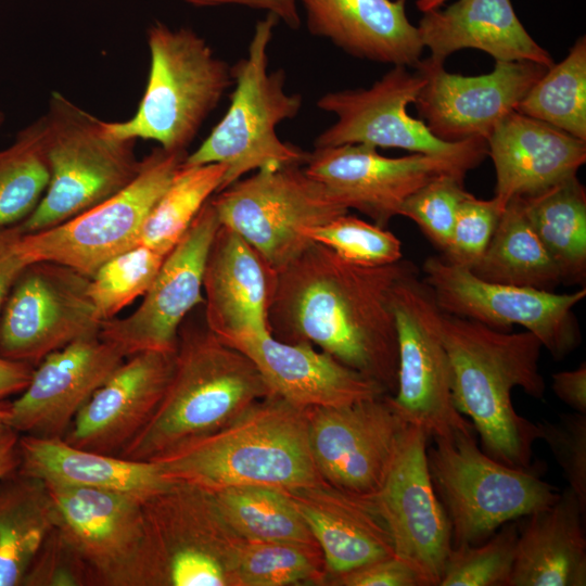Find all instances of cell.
Returning <instances> with one entry per match:
<instances>
[{
	"mask_svg": "<svg viewBox=\"0 0 586 586\" xmlns=\"http://www.w3.org/2000/svg\"><path fill=\"white\" fill-rule=\"evenodd\" d=\"M417 271L404 258L380 266L351 263L313 242L278 273L271 332L284 342L318 345L394 394L398 349L392 294Z\"/></svg>",
	"mask_w": 586,
	"mask_h": 586,
	"instance_id": "obj_1",
	"label": "cell"
},
{
	"mask_svg": "<svg viewBox=\"0 0 586 586\" xmlns=\"http://www.w3.org/2000/svg\"><path fill=\"white\" fill-rule=\"evenodd\" d=\"M442 335L450 362L454 405L471 419L481 449L509 467H530L537 425L515 411L512 391L520 387L543 399L540 341L528 331H500L445 313Z\"/></svg>",
	"mask_w": 586,
	"mask_h": 586,
	"instance_id": "obj_2",
	"label": "cell"
},
{
	"mask_svg": "<svg viewBox=\"0 0 586 586\" xmlns=\"http://www.w3.org/2000/svg\"><path fill=\"white\" fill-rule=\"evenodd\" d=\"M150 461L173 482L208 493L246 485L292 491L323 482L310 453L307 408L276 394Z\"/></svg>",
	"mask_w": 586,
	"mask_h": 586,
	"instance_id": "obj_3",
	"label": "cell"
},
{
	"mask_svg": "<svg viewBox=\"0 0 586 586\" xmlns=\"http://www.w3.org/2000/svg\"><path fill=\"white\" fill-rule=\"evenodd\" d=\"M254 362L207 327L181 329L174 368L153 417L118 457L150 461L229 423L271 395Z\"/></svg>",
	"mask_w": 586,
	"mask_h": 586,
	"instance_id": "obj_4",
	"label": "cell"
},
{
	"mask_svg": "<svg viewBox=\"0 0 586 586\" xmlns=\"http://www.w3.org/2000/svg\"><path fill=\"white\" fill-rule=\"evenodd\" d=\"M279 20H258L246 54L231 66L233 91L222 118L182 165H226L219 191L251 171L304 165L308 155L277 133L280 123L300 113L303 99L285 91L283 69L269 71V44Z\"/></svg>",
	"mask_w": 586,
	"mask_h": 586,
	"instance_id": "obj_5",
	"label": "cell"
},
{
	"mask_svg": "<svg viewBox=\"0 0 586 586\" xmlns=\"http://www.w3.org/2000/svg\"><path fill=\"white\" fill-rule=\"evenodd\" d=\"M150 67L135 114L105 122L123 139H144L164 150L187 152L207 117L233 85L231 66L189 27L154 22L146 30Z\"/></svg>",
	"mask_w": 586,
	"mask_h": 586,
	"instance_id": "obj_6",
	"label": "cell"
},
{
	"mask_svg": "<svg viewBox=\"0 0 586 586\" xmlns=\"http://www.w3.org/2000/svg\"><path fill=\"white\" fill-rule=\"evenodd\" d=\"M43 116L50 178L39 204L20 224L25 233L95 206L130 183L141 167L137 140L112 135L104 120L60 91L51 92Z\"/></svg>",
	"mask_w": 586,
	"mask_h": 586,
	"instance_id": "obj_7",
	"label": "cell"
},
{
	"mask_svg": "<svg viewBox=\"0 0 586 586\" xmlns=\"http://www.w3.org/2000/svg\"><path fill=\"white\" fill-rule=\"evenodd\" d=\"M433 438L428 466L450 522L453 548L481 544L505 523L552 505L560 495L542 479L539 463L504 464L477 446L475 432Z\"/></svg>",
	"mask_w": 586,
	"mask_h": 586,
	"instance_id": "obj_8",
	"label": "cell"
},
{
	"mask_svg": "<svg viewBox=\"0 0 586 586\" xmlns=\"http://www.w3.org/2000/svg\"><path fill=\"white\" fill-rule=\"evenodd\" d=\"M211 201L220 224L239 233L278 273L313 243L305 228L348 213L303 165L257 170Z\"/></svg>",
	"mask_w": 586,
	"mask_h": 586,
	"instance_id": "obj_9",
	"label": "cell"
},
{
	"mask_svg": "<svg viewBox=\"0 0 586 586\" xmlns=\"http://www.w3.org/2000/svg\"><path fill=\"white\" fill-rule=\"evenodd\" d=\"M187 155L154 148L136 178L111 198L59 225L24 232L23 256L29 264L56 263L91 278L105 262L139 245L149 213Z\"/></svg>",
	"mask_w": 586,
	"mask_h": 586,
	"instance_id": "obj_10",
	"label": "cell"
},
{
	"mask_svg": "<svg viewBox=\"0 0 586 586\" xmlns=\"http://www.w3.org/2000/svg\"><path fill=\"white\" fill-rule=\"evenodd\" d=\"M392 309L398 349L397 386L388 396L393 408L433 437L475 432L454 405L450 362L442 335L444 313L418 271L396 284Z\"/></svg>",
	"mask_w": 586,
	"mask_h": 586,
	"instance_id": "obj_11",
	"label": "cell"
},
{
	"mask_svg": "<svg viewBox=\"0 0 586 586\" xmlns=\"http://www.w3.org/2000/svg\"><path fill=\"white\" fill-rule=\"evenodd\" d=\"M422 271L423 281L447 315L500 331L521 326L533 333L555 359L565 357L581 342L574 308L585 298V286L572 293H556L489 282L442 255L428 257Z\"/></svg>",
	"mask_w": 586,
	"mask_h": 586,
	"instance_id": "obj_12",
	"label": "cell"
},
{
	"mask_svg": "<svg viewBox=\"0 0 586 586\" xmlns=\"http://www.w3.org/2000/svg\"><path fill=\"white\" fill-rule=\"evenodd\" d=\"M487 155V142L456 155L411 153L386 157L367 144L315 148L303 165L348 211L367 215L386 228L402 204L421 187L443 175L466 174Z\"/></svg>",
	"mask_w": 586,
	"mask_h": 586,
	"instance_id": "obj_13",
	"label": "cell"
},
{
	"mask_svg": "<svg viewBox=\"0 0 586 586\" xmlns=\"http://www.w3.org/2000/svg\"><path fill=\"white\" fill-rule=\"evenodd\" d=\"M47 485L55 505V528L91 582L151 586L143 499L114 491Z\"/></svg>",
	"mask_w": 586,
	"mask_h": 586,
	"instance_id": "obj_14",
	"label": "cell"
},
{
	"mask_svg": "<svg viewBox=\"0 0 586 586\" xmlns=\"http://www.w3.org/2000/svg\"><path fill=\"white\" fill-rule=\"evenodd\" d=\"M88 277L51 262L28 264L0 311V355L37 366L47 355L98 335Z\"/></svg>",
	"mask_w": 586,
	"mask_h": 586,
	"instance_id": "obj_15",
	"label": "cell"
},
{
	"mask_svg": "<svg viewBox=\"0 0 586 586\" xmlns=\"http://www.w3.org/2000/svg\"><path fill=\"white\" fill-rule=\"evenodd\" d=\"M429 436L421 426L409 424L380 488L359 497L387 530L394 556L413 566L426 586H437L453 538L429 471Z\"/></svg>",
	"mask_w": 586,
	"mask_h": 586,
	"instance_id": "obj_16",
	"label": "cell"
},
{
	"mask_svg": "<svg viewBox=\"0 0 586 586\" xmlns=\"http://www.w3.org/2000/svg\"><path fill=\"white\" fill-rule=\"evenodd\" d=\"M425 84L416 68L393 66L369 88L330 91L317 100L319 110L333 114L336 120L314 141V148L342 144H367L397 148L411 153L456 155L482 141L473 138L447 142L435 137L422 119L408 113Z\"/></svg>",
	"mask_w": 586,
	"mask_h": 586,
	"instance_id": "obj_17",
	"label": "cell"
},
{
	"mask_svg": "<svg viewBox=\"0 0 586 586\" xmlns=\"http://www.w3.org/2000/svg\"><path fill=\"white\" fill-rule=\"evenodd\" d=\"M307 424L311 457L322 481L356 496L380 488L409 426L387 395L307 408Z\"/></svg>",
	"mask_w": 586,
	"mask_h": 586,
	"instance_id": "obj_18",
	"label": "cell"
},
{
	"mask_svg": "<svg viewBox=\"0 0 586 586\" xmlns=\"http://www.w3.org/2000/svg\"><path fill=\"white\" fill-rule=\"evenodd\" d=\"M219 227L209 199L165 256L141 304L126 317L102 321L99 336L126 358L146 351L176 352L182 321L204 302L205 263Z\"/></svg>",
	"mask_w": 586,
	"mask_h": 586,
	"instance_id": "obj_19",
	"label": "cell"
},
{
	"mask_svg": "<svg viewBox=\"0 0 586 586\" xmlns=\"http://www.w3.org/2000/svg\"><path fill=\"white\" fill-rule=\"evenodd\" d=\"M425 84L413 104L430 131L441 140L487 139L548 66L530 61H495L477 76L448 73L444 63L421 60L415 67Z\"/></svg>",
	"mask_w": 586,
	"mask_h": 586,
	"instance_id": "obj_20",
	"label": "cell"
},
{
	"mask_svg": "<svg viewBox=\"0 0 586 586\" xmlns=\"http://www.w3.org/2000/svg\"><path fill=\"white\" fill-rule=\"evenodd\" d=\"M125 359L99 334L47 355L10 402L5 424L20 434L64 437L77 412Z\"/></svg>",
	"mask_w": 586,
	"mask_h": 586,
	"instance_id": "obj_21",
	"label": "cell"
},
{
	"mask_svg": "<svg viewBox=\"0 0 586 586\" xmlns=\"http://www.w3.org/2000/svg\"><path fill=\"white\" fill-rule=\"evenodd\" d=\"M175 353L146 351L127 357L77 412L63 440L81 449L119 456L157 409Z\"/></svg>",
	"mask_w": 586,
	"mask_h": 586,
	"instance_id": "obj_22",
	"label": "cell"
},
{
	"mask_svg": "<svg viewBox=\"0 0 586 586\" xmlns=\"http://www.w3.org/2000/svg\"><path fill=\"white\" fill-rule=\"evenodd\" d=\"M278 272L239 233L220 224L203 275L205 326L222 342L272 333Z\"/></svg>",
	"mask_w": 586,
	"mask_h": 586,
	"instance_id": "obj_23",
	"label": "cell"
},
{
	"mask_svg": "<svg viewBox=\"0 0 586 586\" xmlns=\"http://www.w3.org/2000/svg\"><path fill=\"white\" fill-rule=\"evenodd\" d=\"M226 344L254 362L272 394L302 408L345 406L387 393L378 381L308 342H284L266 333Z\"/></svg>",
	"mask_w": 586,
	"mask_h": 586,
	"instance_id": "obj_24",
	"label": "cell"
},
{
	"mask_svg": "<svg viewBox=\"0 0 586 586\" xmlns=\"http://www.w3.org/2000/svg\"><path fill=\"white\" fill-rule=\"evenodd\" d=\"M496 175L494 199L505 208L515 196L539 193L576 176L586 141L513 111L486 139Z\"/></svg>",
	"mask_w": 586,
	"mask_h": 586,
	"instance_id": "obj_25",
	"label": "cell"
},
{
	"mask_svg": "<svg viewBox=\"0 0 586 586\" xmlns=\"http://www.w3.org/2000/svg\"><path fill=\"white\" fill-rule=\"evenodd\" d=\"M407 0H297L308 31L354 58L416 67L423 44Z\"/></svg>",
	"mask_w": 586,
	"mask_h": 586,
	"instance_id": "obj_26",
	"label": "cell"
},
{
	"mask_svg": "<svg viewBox=\"0 0 586 586\" xmlns=\"http://www.w3.org/2000/svg\"><path fill=\"white\" fill-rule=\"evenodd\" d=\"M417 27L433 62L444 63L456 51L476 49L495 61L553 64L517 16L511 0H457L423 13Z\"/></svg>",
	"mask_w": 586,
	"mask_h": 586,
	"instance_id": "obj_27",
	"label": "cell"
},
{
	"mask_svg": "<svg viewBox=\"0 0 586 586\" xmlns=\"http://www.w3.org/2000/svg\"><path fill=\"white\" fill-rule=\"evenodd\" d=\"M17 449V471L49 485L114 491L146 500L175 484L154 461L81 449L63 437L20 434Z\"/></svg>",
	"mask_w": 586,
	"mask_h": 586,
	"instance_id": "obj_28",
	"label": "cell"
},
{
	"mask_svg": "<svg viewBox=\"0 0 586 586\" xmlns=\"http://www.w3.org/2000/svg\"><path fill=\"white\" fill-rule=\"evenodd\" d=\"M285 492L308 525L326 571L332 576L394 556L387 530L359 496L324 481Z\"/></svg>",
	"mask_w": 586,
	"mask_h": 586,
	"instance_id": "obj_29",
	"label": "cell"
},
{
	"mask_svg": "<svg viewBox=\"0 0 586 586\" xmlns=\"http://www.w3.org/2000/svg\"><path fill=\"white\" fill-rule=\"evenodd\" d=\"M585 512L568 486L552 505L524 517L508 586H585Z\"/></svg>",
	"mask_w": 586,
	"mask_h": 586,
	"instance_id": "obj_30",
	"label": "cell"
},
{
	"mask_svg": "<svg viewBox=\"0 0 586 586\" xmlns=\"http://www.w3.org/2000/svg\"><path fill=\"white\" fill-rule=\"evenodd\" d=\"M56 527L48 485L17 470L0 479V586H18Z\"/></svg>",
	"mask_w": 586,
	"mask_h": 586,
	"instance_id": "obj_31",
	"label": "cell"
},
{
	"mask_svg": "<svg viewBox=\"0 0 586 586\" xmlns=\"http://www.w3.org/2000/svg\"><path fill=\"white\" fill-rule=\"evenodd\" d=\"M520 199L527 219L559 270L561 282L585 286V187L573 176Z\"/></svg>",
	"mask_w": 586,
	"mask_h": 586,
	"instance_id": "obj_32",
	"label": "cell"
},
{
	"mask_svg": "<svg viewBox=\"0 0 586 586\" xmlns=\"http://www.w3.org/2000/svg\"><path fill=\"white\" fill-rule=\"evenodd\" d=\"M471 271L489 282L545 291H553L562 283L520 196L507 203L483 256Z\"/></svg>",
	"mask_w": 586,
	"mask_h": 586,
	"instance_id": "obj_33",
	"label": "cell"
},
{
	"mask_svg": "<svg viewBox=\"0 0 586 586\" xmlns=\"http://www.w3.org/2000/svg\"><path fill=\"white\" fill-rule=\"evenodd\" d=\"M222 520L244 540L319 547L285 491L246 485L211 493Z\"/></svg>",
	"mask_w": 586,
	"mask_h": 586,
	"instance_id": "obj_34",
	"label": "cell"
},
{
	"mask_svg": "<svg viewBox=\"0 0 586 586\" xmlns=\"http://www.w3.org/2000/svg\"><path fill=\"white\" fill-rule=\"evenodd\" d=\"M227 167L220 163L181 165L149 213L139 245L166 256L183 237L204 204L219 192Z\"/></svg>",
	"mask_w": 586,
	"mask_h": 586,
	"instance_id": "obj_35",
	"label": "cell"
},
{
	"mask_svg": "<svg viewBox=\"0 0 586 586\" xmlns=\"http://www.w3.org/2000/svg\"><path fill=\"white\" fill-rule=\"evenodd\" d=\"M515 111L586 141L585 36L575 41L565 59L547 68Z\"/></svg>",
	"mask_w": 586,
	"mask_h": 586,
	"instance_id": "obj_36",
	"label": "cell"
},
{
	"mask_svg": "<svg viewBox=\"0 0 586 586\" xmlns=\"http://www.w3.org/2000/svg\"><path fill=\"white\" fill-rule=\"evenodd\" d=\"M49 178L42 115L0 150V228L21 224L35 211Z\"/></svg>",
	"mask_w": 586,
	"mask_h": 586,
	"instance_id": "obj_37",
	"label": "cell"
},
{
	"mask_svg": "<svg viewBox=\"0 0 586 586\" xmlns=\"http://www.w3.org/2000/svg\"><path fill=\"white\" fill-rule=\"evenodd\" d=\"M233 586H285L319 581V550L277 542L242 539L229 565Z\"/></svg>",
	"mask_w": 586,
	"mask_h": 586,
	"instance_id": "obj_38",
	"label": "cell"
},
{
	"mask_svg": "<svg viewBox=\"0 0 586 586\" xmlns=\"http://www.w3.org/2000/svg\"><path fill=\"white\" fill-rule=\"evenodd\" d=\"M164 258V255L146 246L137 245L100 266L88 283V295L100 321L115 318L125 307L143 296Z\"/></svg>",
	"mask_w": 586,
	"mask_h": 586,
	"instance_id": "obj_39",
	"label": "cell"
},
{
	"mask_svg": "<svg viewBox=\"0 0 586 586\" xmlns=\"http://www.w3.org/2000/svg\"><path fill=\"white\" fill-rule=\"evenodd\" d=\"M518 521L505 523L481 544L453 548L438 586H508L515 558Z\"/></svg>",
	"mask_w": 586,
	"mask_h": 586,
	"instance_id": "obj_40",
	"label": "cell"
},
{
	"mask_svg": "<svg viewBox=\"0 0 586 586\" xmlns=\"http://www.w3.org/2000/svg\"><path fill=\"white\" fill-rule=\"evenodd\" d=\"M303 233L351 263L380 266L403 258L402 242L395 234L348 213L327 224L307 227Z\"/></svg>",
	"mask_w": 586,
	"mask_h": 586,
	"instance_id": "obj_41",
	"label": "cell"
},
{
	"mask_svg": "<svg viewBox=\"0 0 586 586\" xmlns=\"http://www.w3.org/2000/svg\"><path fill=\"white\" fill-rule=\"evenodd\" d=\"M463 176L443 175L428 182L402 204L398 216L411 219L442 254L449 245L456 213L469 194Z\"/></svg>",
	"mask_w": 586,
	"mask_h": 586,
	"instance_id": "obj_42",
	"label": "cell"
},
{
	"mask_svg": "<svg viewBox=\"0 0 586 586\" xmlns=\"http://www.w3.org/2000/svg\"><path fill=\"white\" fill-rule=\"evenodd\" d=\"M504 209L494 198L482 200L469 193L458 206L449 245L442 256L472 269L483 256Z\"/></svg>",
	"mask_w": 586,
	"mask_h": 586,
	"instance_id": "obj_43",
	"label": "cell"
},
{
	"mask_svg": "<svg viewBox=\"0 0 586 586\" xmlns=\"http://www.w3.org/2000/svg\"><path fill=\"white\" fill-rule=\"evenodd\" d=\"M536 425L538 440L546 442L569 487L586 508V413H561L556 422Z\"/></svg>",
	"mask_w": 586,
	"mask_h": 586,
	"instance_id": "obj_44",
	"label": "cell"
},
{
	"mask_svg": "<svg viewBox=\"0 0 586 586\" xmlns=\"http://www.w3.org/2000/svg\"><path fill=\"white\" fill-rule=\"evenodd\" d=\"M90 576L80 559L54 528L30 563L22 585L79 586Z\"/></svg>",
	"mask_w": 586,
	"mask_h": 586,
	"instance_id": "obj_45",
	"label": "cell"
},
{
	"mask_svg": "<svg viewBox=\"0 0 586 586\" xmlns=\"http://www.w3.org/2000/svg\"><path fill=\"white\" fill-rule=\"evenodd\" d=\"M332 582L341 586H426L420 573L396 556L333 576Z\"/></svg>",
	"mask_w": 586,
	"mask_h": 586,
	"instance_id": "obj_46",
	"label": "cell"
},
{
	"mask_svg": "<svg viewBox=\"0 0 586 586\" xmlns=\"http://www.w3.org/2000/svg\"><path fill=\"white\" fill-rule=\"evenodd\" d=\"M20 224L0 228V311L13 283L29 264L21 252Z\"/></svg>",
	"mask_w": 586,
	"mask_h": 586,
	"instance_id": "obj_47",
	"label": "cell"
},
{
	"mask_svg": "<svg viewBox=\"0 0 586 586\" xmlns=\"http://www.w3.org/2000/svg\"><path fill=\"white\" fill-rule=\"evenodd\" d=\"M198 8H213L221 5H240L256 10H264L273 14L291 29H297L301 17L297 9V0H182Z\"/></svg>",
	"mask_w": 586,
	"mask_h": 586,
	"instance_id": "obj_48",
	"label": "cell"
},
{
	"mask_svg": "<svg viewBox=\"0 0 586 586\" xmlns=\"http://www.w3.org/2000/svg\"><path fill=\"white\" fill-rule=\"evenodd\" d=\"M552 391L575 412L586 413V364L552 374Z\"/></svg>",
	"mask_w": 586,
	"mask_h": 586,
	"instance_id": "obj_49",
	"label": "cell"
},
{
	"mask_svg": "<svg viewBox=\"0 0 586 586\" xmlns=\"http://www.w3.org/2000/svg\"><path fill=\"white\" fill-rule=\"evenodd\" d=\"M34 366L8 359L0 355V403L21 394L28 385Z\"/></svg>",
	"mask_w": 586,
	"mask_h": 586,
	"instance_id": "obj_50",
	"label": "cell"
},
{
	"mask_svg": "<svg viewBox=\"0 0 586 586\" xmlns=\"http://www.w3.org/2000/svg\"><path fill=\"white\" fill-rule=\"evenodd\" d=\"M20 433L9 429L0 437V479L15 472L20 464L17 442Z\"/></svg>",
	"mask_w": 586,
	"mask_h": 586,
	"instance_id": "obj_51",
	"label": "cell"
},
{
	"mask_svg": "<svg viewBox=\"0 0 586 586\" xmlns=\"http://www.w3.org/2000/svg\"><path fill=\"white\" fill-rule=\"evenodd\" d=\"M448 0H417V8L425 13L442 8Z\"/></svg>",
	"mask_w": 586,
	"mask_h": 586,
	"instance_id": "obj_52",
	"label": "cell"
},
{
	"mask_svg": "<svg viewBox=\"0 0 586 586\" xmlns=\"http://www.w3.org/2000/svg\"><path fill=\"white\" fill-rule=\"evenodd\" d=\"M10 402L4 400L0 403V437L4 432H7L10 428L5 424V418L9 411Z\"/></svg>",
	"mask_w": 586,
	"mask_h": 586,
	"instance_id": "obj_53",
	"label": "cell"
},
{
	"mask_svg": "<svg viewBox=\"0 0 586 586\" xmlns=\"http://www.w3.org/2000/svg\"><path fill=\"white\" fill-rule=\"evenodd\" d=\"M4 122H5V114L2 110H0V129L2 128Z\"/></svg>",
	"mask_w": 586,
	"mask_h": 586,
	"instance_id": "obj_54",
	"label": "cell"
}]
</instances>
